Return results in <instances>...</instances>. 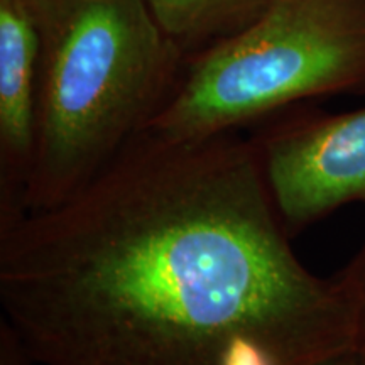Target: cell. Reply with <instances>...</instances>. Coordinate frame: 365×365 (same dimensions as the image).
I'll use <instances>...</instances> for the list:
<instances>
[{"instance_id": "cell-7", "label": "cell", "mask_w": 365, "mask_h": 365, "mask_svg": "<svg viewBox=\"0 0 365 365\" xmlns=\"http://www.w3.org/2000/svg\"><path fill=\"white\" fill-rule=\"evenodd\" d=\"M335 277L352 308L359 349L365 352V239L357 254Z\"/></svg>"}, {"instance_id": "cell-2", "label": "cell", "mask_w": 365, "mask_h": 365, "mask_svg": "<svg viewBox=\"0 0 365 365\" xmlns=\"http://www.w3.org/2000/svg\"><path fill=\"white\" fill-rule=\"evenodd\" d=\"M31 2L41 61L26 213L56 207L93 181L148 129L186 61L144 0Z\"/></svg>"}, {"instance_id": "cell-6", "label": "cell", "mask_w": 365, "mask_h": 365, "mask_svg": "<svg viewBox=\"0 0 365 365\" xmlns=\"http://www.w3.org/2000/svg\"><path fill=\"white\" fill-rule=\"evenodd\" d=\"M266 0H144L186 58L254 19Z\"/></svg>"}, {"instance_id": "cell-8", "label": "cell", "mask_w": 365, "mask_h": 365, "mask_svg": "<svg viewBox=\"0 0 365 365\" xmlns=\"http://www.w3.org/2000/svg\"><path fill=\"white\" fill-rule=\"evenodd\" d=\"M0 365H36L2 319H0Z\"/></svg>"}, {"instance_id": "cell-3", "label": "cell", "mask_w": 365, "mask_h": 365, "mask_svg": "<svg viewBox=\"0 0 365 365\" xmlns=\"http://www.w3.org/2000/svg\"><path fill=\"white\" fill-rule=\"evenodd\" d=\"M336 95H365V0H266L244 27L186 58L145 130L205 139Z\"/></svg>"}, {"instance_id": "cell-9", "label": "cell", "mask_w": 365, "mask_h": 365, "mask_svg": "<svg viewBox=\"0 0 365 365\" xmlns=\"http://www.w3.org/2000/svg\"><path fill=\"white\" fill-rule=\"evenodd\" d=\"M317 365H365V352L360 349H355L350 350V352L323 360V362H319Z\"/></svg>"}, {"instance_id": "cell-1", "label": "cell", "mask_w": 365, "mask_h": 365, "mask_svg": "<svg viewBox=\"0 0 365 365\" xmlns=\"http://www.w3.org/2000/svg\"><path fill=\"white\" fill-rule=\"evenodd\" d=\"M2 322L36 365H317L359 349L291 247L250 137L143 130L0 230Z\"/></svg>"}, {"instance_id": "cell-5", "label": "cell", "mask_w": 365, "mask_h": 365, "mask_svg": "<svg viewBox=\"0 0 365 365\" xmlns=\"http://www.w3.org/2000/svg\"><path fill=\"white\" fill-rule=\"evenodd\" d=\"M41 33L31 0H0V230L26 213L33 170Z\"/></svg>"}, {"instance_id": "cell-4", "label": "cell", "mask_w": 365, "mask_h": 365, "mask_svg": "<svg viewBox=\"0 0 365 365\" xmlns=\"http://www.w3.org/2000/svg\"><path fill=\"white\" fill-rule=\"evenodd\" d=\"M250 139L291 239L341 207L365 203V108L298 105L264 120Z\"/></svg>"}]
</instances>
